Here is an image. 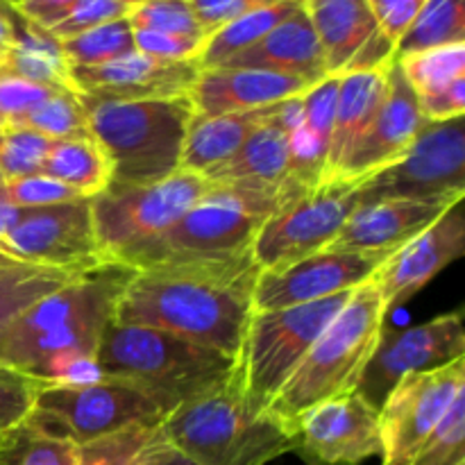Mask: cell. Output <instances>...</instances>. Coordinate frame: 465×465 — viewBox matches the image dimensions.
Masks as SVG:
<instances>
[{
	"label": "cell",
	"instance_id": "obj_1",
	"mask_svg": "<svg viewBox=\"0 0 465 465\" xmlns=\"http://www.w3.org/2000/svg\"><path fill=\"white\" fill-rule=\"evenodd\" d=\"M259 272L252 252L141 268L118 298L114 322L168 331L239 359Z\"/></svg>",
	"mask_w": 465,
	"mask_h": 465
},
{
	"label": "cell",
	"instance_id": "obj_2",
	"mask_svg": "<svg viewBox=\"0 0 465 465\" xmlns=\"http://www.w3.org/2000/svg\"><path fill=\"white\" fill-rule=\"evenodd\" d=\"M134 271L109 266L27 307L0 331V366L44 381L95 380V352Z\"/></svg>",
	"mask_w": 465,
	"mask_h": 465
},
{
	"label": "cell",
	"instance_id": "obj_3",
	"mask_svg": "<svg viewBox=\"0 0 465 465\" xmlns=\"http://www.w3.org/2000/svg\"><path fill=\"white\" fill-rule=\"evenodd\" d=\"M95 375L121 380L153 395L168 413L221 389L239 359L150 327L109 322L95 352Z\"/></svg>",
	"mask_w": 465,
	"mask_h": 465
},
{
	"label": "cell",
	"instance_id": "obj_4",
	"mask_svg": "<svg viewBox=\"0 0 465 465\" xmlns=\"http://www.w3.org/2000/svg\"><path fill=\"white\" fill-rule=\"evenodd\" d=\"M386 316L384 300L372 277L352 291L339 316L318 336L266 413L293 434L298 420L309 409L357 391L386 331Z\"/></svg>",
	"mask_w": 465,
	"mask_h": 465
},
{
	"label": "cell",
	"instance_id": "obj_5",
	"mask_svg": "<svg viewBox=\"0 0 465 465\" xmlns=\"http://www.w3.org/2000/svg\"><path fill=\"white\" fill-rule=\"evenodd\" d=\"M159 439L198 465H266L295 452V436L271 413L250 411L241 372L168 413Z\"/></svg>",
	"mask_w": 465,
	"mask_h": 465
},
{
	"label": "cell",
	"instance_id": "obj_6",
	"mask_svg": "<svg viewBox=\"0 0 465 465\" xmlns=\"http://www.w3.org/2000/svg\"><path fill=\"white\" fill-rule=\"evenodd\" d=\"M89 134L112 162L116 184H153L182 168L195 112L189 95L166 100H82Z\"/></svg>",
	"mask_w": 465,
	"mask_h": 465
},
{
	"label": "cell",
	"instance_id": "obj_7",
	"mask_svg": "<svg viewBox=\"0 0 465 465\" xmlns=\"http://www.w3.org/2000/svg\"><path fill=\"white\" fill-rule=\"evenodd\" d=\"M275 209V200L213 186L159 239L127 259L125 268L175 262L232 259L252 252L259 230Z\"/></svg>",
	"mask_w": 465,
	"mask_h": 465
},
{
	"label": "cell",
	"instance_id": "obj_8",
	"mask_svg": "<svg viewBox=\"0 0 465 465\" xmlns=\"http://www.w3.org/2000/svg\"><path fill=\"white\" fill-rule=\"evenodd\" d=\"M166 416V409L139 386L95 377L89 381H45L27 425L80 448L127 427H157Z\"/></svg>",
	"mask_w": 465,
	"mask_h": 465
},
{
	"label": "cell",
	"instance_id": "obj_9",
	"mask_svg": "<svg viewBox=\"0 0 465 465\" xmlns=\"http://www.w3.org/2000/svg\"><path fill=\"white\" fill-rule=\"evenodd\" d=\"M352 291L302 307L254 312L239 354L241 389L250 411L263 416L318 336L339 316Z\"/></svg>",
	"mask_w": 465,
	"mask_h": 465
},
{
	"label": "cell",
	"instance_id": "obj_10",
	"mask_svg": "<svg viewBox=\"0 0 465 465\" xmlns=\"http://www.w3.org/2000/svg\"><path fill=\"white\" fill-rule=\"evenodd\" d=\"M209 189L207 177L182 168L153 184L109 182L103 193L91 198V218L104 262L125 266L132 254L171 230Z\"/></svg>",
	"mask_w": 465,
	"mask_h": 465
},
{
	"label": "cell",
	"instance_id": "obj_11",
	"mask_svg": "<svg viewBox=\"0 0 465 465\" xmlns=\"http://www.w3.org/2000/svg\"><path fill=\"white\" fill-rule=\"evenodd\" d=\"M465 195L463 118L425 123L411 148L359 186L361 204L380 200L461 203Z\"/></svg>",
	"mask_w": 465,
	"mask_h": 465
},
{
	"label": "cell",
	"instance_id": "obj_12",
	"mask_svg": "<svg viewBox=\"0 0 465 465\" xmlns=\"http://www.w3.org/2000/svg\"><path fill=\"white\" fill-rule=\"evenodd\" d=\"M361 182L318 184L272 209L252 243V259L262 271L284 268L330 248L354 209Z\"/></svg>",
	"mask_w": 465,
	"mask_h": 465
},
{
	"label": "cell",
	"instance_id": "obj_13",
	"mask_svg": "<svg viewBox=\"0 0 465 465\" xmlns=\"http://www.w3.org/2000/svg\"><path fill=\"white\" fill-rule=\"evenodd\" d=\"M0 252L18 263L86 275L109 266L95 239L91 200L23 209Z\"/></svg>",
	"mask_w": 465,
	"mask_h": 465
},
{
	"label": "cell",
	"instance_id": "obj_14",
	"mask_svg": "<svg viewBox=\"0 0 465 465\" xmlns=\"http://www.w3.org/2000/svg\"><path fill=\"white\" fill-rule=\"evenodd\" d=\"M465 393V359L402 377L380 407L381 465H404Z\"/></svg>",
	"mask_w": 465,
	"mask_h": 465
},
{
	"label": "cell",
	"instance_id": "obj_15",
	"mask_svg": "<svg viewBox=\"0 0 465 465\" xmlns=\"http://www.w3.org/2000/svg\"><path fill=\"white\" fill-rule=\"evenodd\" d=\"M465 359L463 313L436 316L402 331H384L371 363L366 366L357 393L380 411L391 391L402 377L436 371Z\"/></svg>",
	"mask_w": 465,
	"mask_h": 465
},
{
	"label": "cell",
	"instance_id": "obj_16",
	"mask_svg": "<svg viewBox=\"0 0 465 465\" xmlns=\"http://www.w3.org/2000/svg\"><path fill=\"white\" fill-rule=\"evenodd\" d=\"M389 257L363 252H322L284 268L262 271L252 293L254 312L302 307L359 289Z\"/></svg>",
	"mask_w": 465,
	"mask_h": 465
},
{
	"label": "cell",
	"instance_id": "obj_17",
	"mask_svg": "<svg viewBox=\"0 0 465 465\" xmlns=\"http://www.w3.org/2000/svg\"><path fill=\"white\" fill-rule=\"evenodd\" d=\"M307 465H361L381 457L380 411L357 391L309 409L293 430Z\"/></svg>",
	"mask_w": 465,
	"mask_h": 465
},
{
	"label": "cell",
	"instance_id": "obj_18",
	"mask_svg": "<svg viewBox=\"0 0 465 465\" xmlns=\"http://www.w3.org/2000/svg\"><path fill=\"white\" fill-rule=\"evenodd\" d=\"M325 57L327 77L377 71L398 57L381 39L368 0H302Z\"/></svg>",
	"mask_w": 465,
	"mask_h": 465
},
{
	"label": "cell",
	"instance_id": "obj_19",
	"mask_svg": "<svg viewBox=\"0 0 465 465\" xmlns=\"http://www.w3.org/2000/svg\"><path fill=\"white\" fill-rule=\"evenodd\" d=\"M465 250L463 200L452 204L436 223L395 250L377 271L375 282L386 313L407 304L422 286L430 284L445 266L457 262Z\"/></svg>",
	"mask_w": 465,
	"mask_h": 465
},
{
	"label": "cell",
	"instance_id": "obj_20",
	"mask_svg": "<svg viewBox=\"0 0 465 465\" xmlns=\"http://www.w3.org/2000/svg\"><path fill=\"white\" fill-rule=\"evenodd\" d=\"M200 77L198 62H163L132 53L103 66L71 68L82 100H166L191 95Z\"/></svg>",
	"mask_w": 465,
	"mask_h": 465
},
{
	"label": "cell",
	"instance_id": "obj_21",
	"mask_svg": "<svg viewBox=\"0 0 465 465\" xmlns=\"http://www.w3.org/2000/svg\"><path fill=\"white\" fill-rule=\"evenodd\" d=\"M300 98L284 100L275 118L259 127L234 157L209 173L207 180L213 186H227V189L275 200L277 207V195L289 175V134L302 118Z\"/></svg>",
	"mask_w": 465,
	"mask_h": 465
},
{
	"label": "cell",
	"instance_id": "obj_22",
	"mask_svg": "<svg viewBox=\"0 0 465 465\" xmlns=\"http://www.w3.org/2000/svg\"><path fill=\"white\" fill-rule=\"evenodd\" d=\"M418 100L404 80L398 59L389 66L386 95L375 121L341 171L339 182H363L402 157L425 127Z\"/></svg>",
	"mask_w": 465,
	"mask_h": 465
},
{
	"label": "cell",
	"instance_id": "obj_23",
	"mask_svg": "<svg viewBox=\"0 0 465 465\" xmlns=\"http://www.w3.org/2000/svg\"><path fill=\"white\" fill-rule=\"evenodd\" d=\"M457 204V203H454ZM452 204L430 200H380L359 204L327 252H363L391 257L395 250L439 221Z\"/></svg>",
	"mask_w": 465,
	"mask_h": 465
},
{
	"label": "cell",
	"instance_id": "obj_24",
	"mask_svg": "<svg viewBox=\"0 0 465 465\" xmlns=\"http://www.w3.org/2000/svg\"><path fill=\"white\" fill-rule=\"evenodd\" d=\"M313 84L300 77L277 75L252 68H209L200 71L198 82L191 91L195 121L223 116V114L250 112L271 107L284 100L300 98Z\"/></svg>",
	"mask_w": 465,
	"mask_h": 465
},
{
	"label": "cell",
	"instance_id": "obj_25",
	"mask_svg": "<svg viewBox=\"0 0 465 465\" xmlns=\"http://www.w3.org/2000/svg\"><path fill=\"white\" fill-rule=\"evenodd\" d=\"M221 68L268 71L277 73V75L300 77L309 84H318L327 77L325 57H322L321 44H318V36L313 32L302 0L262 41H257L252 48L232 57Z\"/></svg>",
	"mask_w": 465,
	"mask_h": 465
},
{
	"label": "cell",
	"instance_id": "obj_26",
	"mask_svg": "<svg viewBox=\"0 0 465 465\" xmlns=\"http://www.w3.org/2000/svg\"><path fill=\"white\" fill-rule=\"evenodd\" d=\"M404 80L418 100L427 123L463 118L465 112V44L443 45L398 57Z\"/></svg>",
	"mask_w": 465,
	"mask_h": 465
},
{
	"label": "cell",
	"instance_id": "obj_27",
	"mask_svg": "<svg viewBox=\"0 0 465 465\" xmlns=\"http://www.w3.org/2000/svg\"><path fill=\"white\" fill-rule=\"evenodd\" d=\"M389 66L377 68V71L350 73V75L341 77L334 127H331L330 154H327L325 175H322L321 184H334V182H339L341 171L348 163V159L352 157L354 148L363 139L368 127L375 121L377 112H380L381 103H384Z\"/></svg>",
	"mask_w": 465,
	"mask_h": 465
},
{
	"label": "cell",
	"instance_id": "obj_28",
	"mask_svg": "<svg viewBox=\"0 0 465 465\" xmlns=\"http://www.w3.org/2000/svg\"><path fill=\"white\" fill-rule=\"evenodd\" d=\"M282 103L271 107L250 109V112L223 114V116L203 118L191 123L186 134L184 153H182V171L207 177L218 166L234 157L241 145L259 130L272 121Z\"/></svg>",
	"mask_w": 465,
	"mask_h": 465
},
{
	"label": "cell",
	"instance_id": "obj_29",
	"mask_svg": "<svg viewBox=\"0 0 465 465\" xmlns=\"http://www.w3.org/2000/svg\"><path fill=\"white\" fill-rule=\"evenodd\" d=\"M41 173L91 200L107 189L114 168L103 145L91 134H84L53 141Z\"/></svg>",
	"mask_w": 465,
	"mask_h": 465
},
{
	"label": "cell",
	"instance_id": "obj_30",
	"mask_svg": "<svg viewBox=\"0 0 465 465\" xmlns=\"http://www.w3.org/2000/svg\"><path fill=\"white\" fill-rule=\"evenodd\" d=\"M16 21H21V18L16 16ZM0 68L32 82V84L45 86V89L53 91H73L75 94L71 80V66L66 64L64 54L59 53L57 41L41 35V32L25 25L23 21L21 27H16L14 44L3 57V62H0Z\"/></svg>",
	"mask_w": 465,
	"mask_h": 465
},
{
	"label": "cell",
	"instance_id": "obj_31",
	"mask_svg": "<svg viewBox=\"0 0 465 465\" xmlns=\"http://www.w3.org/2000/svg\"><path fill=\"white\" fill-rule=\"evenodd\" d=\"M300 0H262L254 9H250L243 16L234 18L213 32L204 44L203 53L198 57L200 71L209 68H221L223 64L230 62L232 57L241 54L243 50L252 48L257 41H262L275 25H280L295 7Z\"/></svg>",
	"mask_w": 465,
	"mask_h": 465
},
{
	"label": "cell",
	"instance_id": "obj_32",
	"mask_svg": "<svg viewBox=\"0 0 465 465\" xmlns=\"http://www.w3.org/2000/svg\"><path fill=\"white\" fill-rule=\"evenodd\" d=\"M457 44H465L463 0H422L420 12L400 41L398 57Z\"/></svg>",
	"mask_w": 465,
	"mask_h": 465
},
{
	"label": "cell",
	"instance_id": "obj_33",
	"mask_svg": "<svg viewBox=\"0 0 465 465\" xmlns=\"http://www.w3.org/2000/svg\"><path fill=\"white\" fill-rule=\"evenodd\" d=\"M57 45L71 68L103 66V64L116 62V59L136 53L132 25L125 16L103 23V25Z\"/></svg>",
	"mask_w": 465,
	"mask_h": 465
},
{
	"label": "cell",
	"instance_id": "obj_34",
	"mask_svg": "<svg viewBox=\"0 0 465 465\" xmlns=\"http://www.w3.org/2000/svg\"><path fill=\"white\" fill-rule=\"evenodd\" d=\"M9 123L36 132L50 141L89 134L86 107L82 104L80 95L73 94V91H57L48 100H44L39 107L27 112L25 116Z\"/></svg>",
	"mask_w": 465,
	"mask_h": 465
},
{
	"label": "cell",
	"instance_id": "obj_35",
	"mask_svg": "<svg viewBox=\"0 0 465 465\" xmlns=\"http://www.w3.org/2000/svg\"><path fill=\"white\" fill-rule=\"evenodd\" d=\"M44 386V380L0 366V450L30 420Z\"/></svg>",
	"mask_w": 465,
	"mask_h": 465
},
{
	"label": "cell",
	"instance_id": "obj_36",
	"mask_svg": "<svg viewBox=\"0 0 465 465\" xmlns=\"http://www.w3.org/2000/svg\"><path fill=\"white\" fill-rule=\"evenodd\" d=\"M53 141L25 127L3 123L0 127V180L12 182L41 173Z\"/></svg>",
	"mask_w": 465,
	"mask_h": 465
},
{
	"label": "cell",
	"instance_id": "obj_37",
	"mask_svg": "<svg viewBox=\"0 0 465 465\" xmlns=\"http://www.w3.org/2000/svg\"><path fill=\"white\" fill-rule=\"evenodd\" d=\"M465 463V393L452 402L430 439L404 465H463Z\"/></svg>",
	"mask_w": 465,
	"mask_h": 465
},
{
	"label": "cell",
	"instance_id": "obj_38",
	"mask_svg": "<svg viewBox=\"0 0 465 465\" xmlns=\"http://www.w3.org/2000/svg\"><path fill=\"white\" fill-rule=\"evenodd\" d=\"M125 18L132 30L209 39L195 23L189 0H132Z\"/></svg>",
	"mask_w": 465,
	"mask_h": 465
},
{
	"label": "cell",
	"instance_id": "obj_39",
	"mask_svg": "<svg viewBox=\"0 0 465 465\" xmlns=\"http://www.w3.org/2000/svg\"><path fill=\"white\" fill-rule=\"evenodd\" d=\"M77 445L57 436L41 434L25 422L0 450V465H75Z\"/></svg>",
	"mask_w": 465,
	"mask_h": 465
},
{
	"label": "cell",
	"instance_id": "obj_40",
	"mask_svg": "<svg viewBox=\"0 0 465 465\" xmlns=\"http://www.w3.org/2000/svg\"><path fill=\"white\" fill-rule=\"evenodd\" d=\"M157 427H127L118 434L91 440L77 448L75 465H134L141 454L157 440Z\"/></svg>",
	"mask_w": 465,
	"mask_h": 465
},
{
	"label": "cell",
	"instance_id": "obj_41",
	"mask_svg": "<svg viewBox=\"0 0 465 465\" xmlns=\"http://www.w3.org/2000/svg\"><path fill=\"white\" fill-rule=\"evenodd\" d=\"M341 77H325L318 84H313L307 94L300 98L302 104V127L313 136L318 145L330 154L331 127L336 116V100H339Z\"/></svg>",
	"mask_w": 465,
	"mask_h": 465
},
{
	"label": "cell",
	"instance_id": "obj_42",
	"mask_svg": "<svg viewBox=\"0 0 465 465\" xmlns=\"http://www.w3.org/2000/svg\"><path fill=\"white\" fill-rule=\"evenodd\" d=\"M130 3L132 0H75L66 18L48 36L57 44L75 39V36L84 35V32L103 25V23L127 16Z\"/></svg>",
	"mask_w": 465,
	"mask_h": 465
},
{
	"label": "cell",
	"instance_id": "obj_43",
	"mask_svg": "<svg viewBox=\"0 0 465 465\" xmlns=\"http://www.w3.org/2000/svg\"><path fill=\"white\" fill-rule=\"evenodd\" d=\"M9 195L14 203L23 209H36V207H53V204H66L82 200L80 193L68 189L62 182L53 180V177L36 173V175L21 177V180L5 182Z\"/></svg>",
	"mask_w": 465,
	"mask_h": 465
},
{
	"label": "cell",
	"instance_id": "obj_44",
	"mask_svg": "<svg viewBox=\"0 0 465 465\" xmlns=\"http://www.w3.org/2000/svg\"><path fill=\"white\" fill-rule=\"evenodd\" d=\"M134 35L136 53L148 57L163 59V62H198L207 39L203 36H180L163 35V32L132 30Z\"/></svg>",
	"mask_w": 465,
	"mask_h": 465
},
{
	"label": "cell",
	"instance_id": "obj_45",
	"mask_svg": "<svg viewBox=\"0 0 465 465\" xmlns=\"http://www.w3.org/2000/svg\"><path fill=\"white\" fill-rule=\"evenodd\" d=\"M53 94H57V91L32 84V82L12 75L5 68H0V121L9 123L25 116L27 112L39 107Z\"/></svg>",
	"mask_w": 465,
	"mask_h": 465
},
{
	"label": "cell",
	"instance_id": "obj_46",
	"mask_svg": "<svg viewBox=\"0 0 465 465\" xmlns=\"http://www.w3.org/2000/svg\"><path fill=\"white\" fill-rule=\"evenodd\" d=\"M368 7H371L381 39L398 53L400 41L420 12L422 0H368Z\"/></svg>",
	"mask_w": 465,
	"mask_h": 465
},
{
	"label": "cell",
	"instance_id": "obj_47",
	"mask_svg": "<svg viewBox=\"0 0 465 465\" xmlns=\"http://www.w3.org/2000/svg\"><path fill=\"white\" fill-rule=\"evenodd\" d=\"M262 0H189L195 23L207 36L254 9Z\"/></svg>",
	"mask_w": 465,
	"mask_h": 465
},
{
	"label": "cell",
	"instance_id": "obj_48",
	"mask_svg": "<svg viewBox=\"0 0 465 465\" xmlns=\"http://www.w3.org/2000/svg\"><path fill=\"white\" fill-rule=\"evenodd\" d=\"M134 465H198V463H193L191 459H186L184 454H180L177 450H173L171 445L163 443L157 434V440H154L143 454H141L139 461Z\"/></svg>",
	"mask_w": 465,
	"mask_h": 465
},
{
	"label": "cell",
	"instance_id": "obj_49",
	"mask_svg": "<svg viewBox=\"0 0 465 465\" xmlns=\"http://www.w3.org/2000/svg\"><path fill=\"white\" fill-rule=\"evenodd\" d=\"M21 212H23V207H18V204L14 203L12 195H9V191H7V186H5V182L0 180V248H3L5 236L9 234V230H12V227L16 225L18 218H21Z\"/></svg>",
	"mask_w": 465,
	"mask_h": 465
},
{
	"label": "cell",
	"instance_id": "obj_50",
	"mask_svg": "<svg viewBox=\"0 0 465 465\" xmlns=\"http://www.w3.org/2000/svg\"><path fill=\"white\" fill-rule=\"evenodd\" d=\"M14 14L9 12L7 3L0 5V62L7 54V50L12 48L14 35H16V23H14Z\"/></svg>",
	"mask_w": 465,
	"mask_h": 465
},
{
	"label": "cell",
	"instance_id": "obj_51",
	"mask_svg": "<svg viewBox=\"0 0 465 465\" xmlns=\"http://www.w3.org/2000/svg\"><path fill=\"white\" fill-rule=\"evenodd\" d=\"M23 268H27L25 263H18V262H14V259L0 254V282L9 280V277H14L16 272H21Z\"/></svg>",
	"mask_w": 465,
	"mask_h": 465
},
{
	"label": "cell",
	"instance_id": "obj_52",
	"mask_svg": "<svg viewBox=\"0 0 465 465\" xmlns=\"http://www.w3.org/2000/svg\"><path fill=\"white\" fill-rule=\"evenodd\" d=\"M0 127H3V121H0Z\"/></svg>",
	"mask_w": 465,
	"mask_h": 465
},
{
	"label": "cell",
	"instance_id": "obj_53",
	"mask_svg": "<svg viewBox=\"0 0 465 465\" xmlns=\"http://www.w3.org/2000/svg\"><path fill=\"white\" fill-rule=\"evenodd\" d=\"M463 465H465V463H463Z\"/></svg>",
	"mask_w": 465,
	"mask_h": 465
}]
</instances>
